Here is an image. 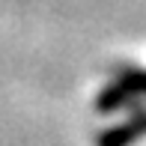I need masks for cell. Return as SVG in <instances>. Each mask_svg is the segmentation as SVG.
<instances>
[{"label":"cell","instance_id":"7a4b0ae2","mask_svg":"<svg viewBox=\"0 0 146 146\" xmlns=\"http://www.w3.org/2000/svg\"><path fill=\"white\" fill-rule=\"evenodd\" d=\"M140 137H146V110H137L131 119L113 125V128H104L96 146H134Z\"/></svg>","mask_w":146,"mask_h":146},{"label":"cell","instance_id":"6da1fadb","mask_svg":"<svg viewBox=\"0 0 146 146\" xmlns=\"http://www.w3.org/2000/svg\"><path fill=\"white\" fill-rule=\"evenodd\" d=\"M134 98H146V69L137 66H125L116 72V78L108 84L96 98V108L102 113H113V110L131 104Z\"/></svg>","mask_w":146,"mask_h":146}]
</instances>
